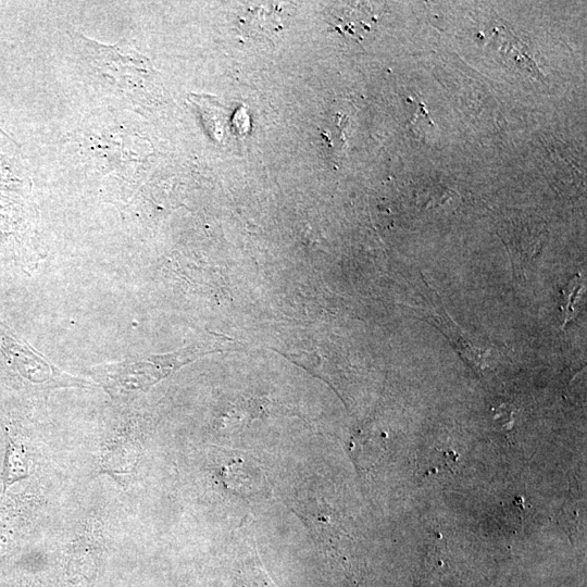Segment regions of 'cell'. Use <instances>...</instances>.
Here are the masks:
<instances>
[{
	"label": "cell",
	"instance_id": "cell-1",
	"mask_svg": "<svg viewBox=\"0 0 587 587\" xmlns=\"http://www.w3.org/2000/svg\"><path fill=\"white\" fill-rule=\"evenodd\" d=\"M205 350L190 347L174 353L152 355L141 361H127L99 365L92 372L111 394L143 390L154 385L183 364L192 361Z\"/></svg>",
	"mask_w": 587,
	"mask_h": 587
},
{
	"label": "cell",
	"instance_id": "cell-2",
	"mask_svg": "<svg viewBox=\"0 0 587 587\" xmlns=\"http://www.w3.org/2000/svg\"><path fill=\"white\" fill-rule=\"evenodd\" d=\"M79 41L85 47L88 62L99 75L134 101L141 97V90L153 73L146 58L128 47L104 46L84 36Z\"/></svg>",
	"mask_w": 587,
	"mask_h": 587
},
{
	"label": "cell",
	"instance_id": "cell-3",
	"mask_svg": "<svg viewBox=\"0 0 587 587\" xmlns=\"http://www.w3.org/2000/svg\"><path fill=\"white\" fill-rule=\"evenodd\" d=\"M0 351L7 364L32 385L47 389L59 387H89L90 383L60 372L32 348L22 344L0 323Z\"/></svg>",
	"mask_w": 587,
	"mask_h": 587
},
{
	"label": "cell",
	"instance_id": "cell-4",
	"mask_svg": "<svg viewBox=\"0 0 587 587\" xmlns=\"http://www.w3.org/2000/svg\"><path fill=\"white\" fill-rule=\"evenodd\" d=\"M103 549L101 526L89 522L72 542L65 561V580L68 587H92L100 567Z\"/></svg>",
	"mask_w": 587,
	"mask_h": 587
},
{
	"label": "cell",
	"instance_id": "cell-5",
	"mask_svg": "<svg viewBox=\"0 0 587 587\" xmlns=\"http://www.w3.org/2000/svg\"><path fill=\"white\" fill-rule=\"evenodd\" d=\"M500 233L510 253L514 274L521 277L541 249L544 241L541 224L530 220L513 221L505 223Z\"/></svg>",
	"mask_w": 587,
	"mask_h": 587
},
{
	"label": "cell",
	"instance_id": "cell-6",
	"mask_svg": "<svg viewBox=\"0 0 587 587\" xmlns=\"http://www.w3.org/2000/svg\"><path fill=\"white\" fill-rule=\"evenodd\" d=\"M33 502L26 497L5 498L0 507V564L17 549L30 519Z\"/></svg>",
	"mask_w": 587,
	"mask_h": 587
},
{
	"label": "cell",
	"instance_id": "cell-7",
	"mask_svg": "<svg viewBox=\"0 0 587 587\" xmlns=\"http://www.w3.org/2000/svg\"><path fill=\"white\" fill-rule=\"evenodd\" d=\"M141 451L140 441L134 430H123L115 435L100 455V473L112 476L126 475L136 469Z\"/></svg>",
	"mask_w": 587,
	"mask_h": 587
},
{
	"label": "cell",
	"instance_id": "cell-8",
	"mask_svg": "<svg viewBox=\"0 0 587 587\" xmlns=\"http://www.w3.org/2000/svg\"><path fill=\"white\" fill-rule=\"evenodd\" d=\"M7 444L2 466V495L14 483L26 479L30 475V453L24 441L16 437L3 423Z\"/></svg>",
	"mask_w": 587,
	"mask_h": 587
},
{
	"label": "cell",
	"instance_id": "cell-9",
	"mask_svg": "<svg viewBox=\"0 0 587 587\" xmlns=\"http://www.w3.org/2000/svg\"><path fill=\"white\" fill-rule=\"evenodd\" d=\"M427 320L438 326L464 361L473 367H482L486 351L475 346L470 337L445 312L444 314H432Z\"/></svg>",
	"mask_w": 587,
	"mask_h": 587
},
{
	"label": "cell",
	"instance_id": "cell-10",
	"mask_svg": "<svg viewBox=\"0 0 587 587\" xmlns=\"http://www.w3.org/2000/svg\"><path fill=\"white\" fill-rule=\"evenodd\" d=\"M584 290V283L580 275L573 277L562 290V319L563 325L572 321L577 311Z\"/></svg>",
	"mask_w": 587,
	"mask_h": 587
},
{
	"label": "cell",
	"instance_id": "cell-11",
	"mask_svg": "<svg viewBox=\"0 0 587 587\" xmlns=\"http://www.w3.org/2000/svg\"><path fill=\"white\" fill-rule=\"evenodd\" d=\"M236 587H275L266 575L259 570H249L240 576Z\"/></svg>",
	"mask_w": 587,
	"mask_h": 587
}]
</instances>
